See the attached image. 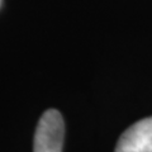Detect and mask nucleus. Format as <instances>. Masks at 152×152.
Instances as JSON below:
<instances>
[{
	"label": "nucleus",
	"instance_id": "1",
	"mask_svg": "<svg viewBox=\"0 0 152 152\" xmlns=\"http://www.w3.org/2000/svg\"><path fill=\"white\" fill-rule=\"evenodd\" d=\"M65 123L60 112L50 109L38 122L33 152H62Z\"/></svg>",
	"mask_w": 152,
	"mask_h": 152
},
{
	"label": "nucleus",
	"instance_id": "2",
	"mask_svg": "<svg viewBox=\"0 0 152 152\" xmlns=\"http://www.w3.org/2000/svg\"><path fill=\"white\" fill-rule=\"evenodd\" d=\"M115 152H152V117L128 128L118 141Z\"/></svg>",
	"mask_w": 152,
	"mask_h": 152
}]
</instances>
